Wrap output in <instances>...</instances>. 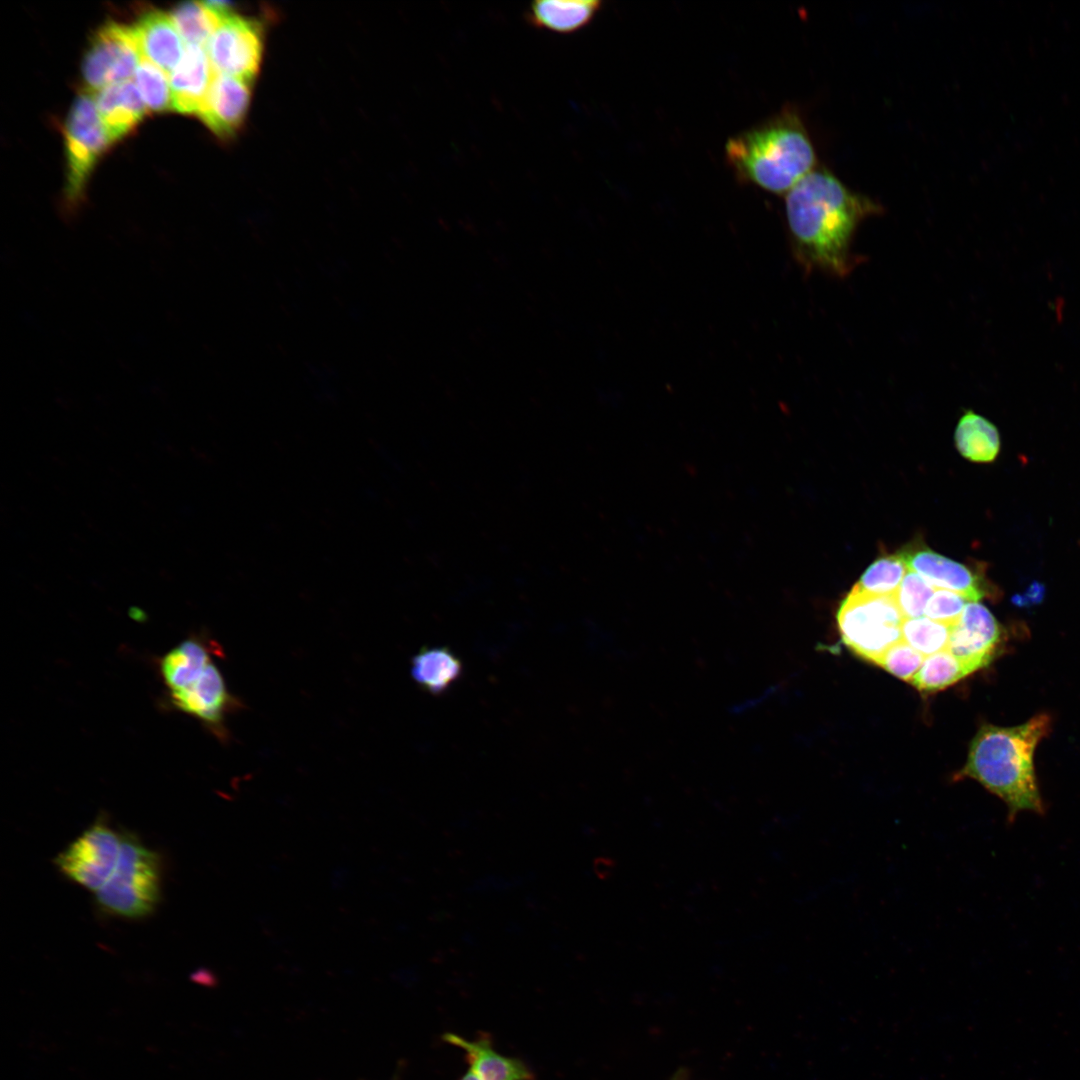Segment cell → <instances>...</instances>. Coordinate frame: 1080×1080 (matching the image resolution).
<instances>
[{
    "label": "cell",
    "mask_w": 1080,
    "mask_h": 1080,
    "mask_svg": "<svg viewBox=\"0 0 1080 1080\" xmlns=\"http://www.w3.org/2000/svg\"><path fill=\"white\" fill-rule=\"evenodd\" d=\"M215 74L206 48L186 45L181 61L169 75L173 110L198 115Z\"/></svg>",
    "instance_id": "15"
},
{
    "label": "cell",
    "mask_w": 1080,
    "mask_h": 1080,
    "mask_svg": "<svg viewBox=\"0 0 1080 1080\" xmlns=\"http://www.w3.org/2000/svg\"><path fill=\"white\" fill-rule=\"evenodd\" d=\"M121 842L122 835L97 822L64 849L55 864L67 878L97 892L116 867Z\"/></svg>",
    "instance_id": "9"
},
{
    "label": "cell",
    "mask_w": 1080,
    "mask_h": 1080,
    "mask_svg": "<svg viewBox=\"0 0 1080 1080\" xmlns=\"http://www.w3.org/2000/svg\"><path fill=\"white\" fill-rule=\"evenodd\" d=\"M1051 727L1038 714L1014 727L982 726L973 738L966 764L957 777L971 778L1002 800L1012 824L1020 812L1043 815L1045 805L1034 767V752Z\"/></svg>",
    "instance_id": "2"
},
{
    "label": "cell",
    "mask_w": 1080,
    "mask_h": 1080,
    "mask_svg": "<svg viewBox=\"0 0 1080 1080\" xmlns=\"http://www.w3.org/2000/svg\"><path fill=\"white\" fill-rule=\"evenodd\" d=\"M171 703L180 711L200 720L216 736L224 738L227 714L239 706L226 686L214 662L186 688L170 693Z\"/></svg>",
    "instance_id": "12"
},
{
    "label": "cell",
    "mask_w": 1080,
    "mask_h": 1080,
    "mask_svg": "<svg viewBox=\"0 0 1080 1080\" xmlns=\"http://www.w3.org/2000/svg\"><path fill=\"white\" fill-rule=\"evenodd\" d=\"M169 15L187 45L205 48L225 17L212 9L206 1L181 3Z\"/></svg>",
    "instance_id": "22"
},
{
    "label": "cell",
    "mask_w": 1080,
    "mask_h": 1080,
    "mask_svg": "<svg viewBox=\"0 0 1080 1080\" xmlns=\"http://www.w3.org/2000/svg\"><path fill=\"white\" fill-rule=\"evenodd\" d=\"M904 619L895 596L870 595L855 586L837 613L843 642L855 654L874 664L902 640Z\"/></svg>",
    "instance_id": "5"
},
{
    "label": "cell",
    "mask_w": 1080,
    "mask_h": 1080,
    "mask_svg": "<svg viewBox=\"0 0 1080 1080\" xmlns=\"http://www.w3.org/2000/svg\"><path fill=\"white\" fill-rule=\"evenodd\" d=\"M881 207L815 167L785 197L792 250L806 270L843 277L854 266L851 243L859 224Z\"/></svg>",
    "instance_id": "1"
},
{
    "label": "cell",
    "mask_w": 1080,
    "mask_h": 1080,
    "mask_svg": "<svg viewBox=\"0 0 1080 1080\" xmlns=\"http://www.w3.org/2000/svg\"><path fill=\"white\" fill-rule=\"evenodd\" d=\"M601 1L541 0L529 5L527 22L537 28L557 33H573L589 24L601 9Z\"/></svg>",
    "instance_id": "18"
},
{
    "label": "cell",
    "mask_w": 1080,
    "mask_h": 1080,
    "mask_svg": "<svg viewBox=\"0 0 1080 1080\" xmlns=\"http://www.w3.org/2000/svg\"><path fill=\"white\" fill-rule=\"evenodd\" d=\"M1003 636L1002 626L988 608L969 601L951 626L947 649L971 674L991 663L1000 650Z\"/></svg>",
    "instance_id": "10"
},
{
    "label": "cell",
    "mask_w": 1080,
    "mask_h": 1080,
    "mask_svg": "<svg viewBox=\"0 0 1080 1080\" xmlns=\"http://www.w3.org/2000/svg\"><path fill=\"white\" fill-rule=\"evenodd\" d=\"M251 95V81L216 73L198 116L217 137L229 139L242 126Z\"/></svg>",
    "instance_id": "13"
},
{
    "label": "cell",
    "mask_w": 1080,
    "mask_h": 1080,
    "mask_svg": "<svg viewBox=\"0 0 1080 1080\" xmlns=\"http://www.w3.org/2000/svg\"><path fill=\"white\" fill-rule=\"evenodd\" d=\"M923 660L922 654L901 640L883 654L877 665L902 680L911 681Z\"/></svg>",
    "instance_id": "28"
},
{
    "label": "cell",
    "mask_w": 1080,
    "mask_h": 1080,
    "mask_svg": "<svg viewBox=\"0 0 1080 1080\" xmlns=\"http://www.w3.org/2000/svg\"><path fill=\"white\" fill-rule=\"evenodd\" d=\"M908 568L900 553L877 558L854 585L870 595L895 596Z\"/></svg>",
    "instance_id": "24"
},
{
    "label": "cell",
    "mask_w": 1080,
    "mask_h": 1080,
    "mask_svg": "<svg viewBox=\"0 0 1080 1080\" xmlns=\"http://www.w3.org/2000/svg\"><path fill=\"white\" fill-rule=\"evenodd\" d=\"M441 1038L464 1052L469 1070L479 1080H536L534 1071L523 1060L499 1053L488 1033L481 1032L474 1040L451 1032Z\"/></svg>",
    "instance_id": "14"
},
{
    "label": "cell",
    "mask_w": 1080,
    "mask_h": 1080,
    "mask_svg": "<svg viewBox=\"0 0 1080 1080\" xmlns=\"http://www.w3.org/2000/svg\"><path fill=\"white\" fill-rule=\"evenodd\" d=\"M899 553L909 570L935 588L956 592L975 602L991 594V585L982 574L934 552L923 542L910 543Z\"/></svg>",
    "instance_id": "11"
},
{
    "label": "cell",
    "mask_w": 1080,
    "mask_h": 1080,
    "mask_svg": "<svg viewBox=\"0 0 1080 1080\" xmlns=\"http://www.w3.org/2000/svg\"><path fill=\"white\" fill-rule=\"evenodd\" d=\"M936 589L919 574L908 569L895 595L903 617L906 619L923 616L925 607Z\"/></svg>",
    "instance_id": "27"
},
{
    "label": "cell",
    "mask_w": 1080,
    "mask_h": 1080,
    "mask_svg": "<svg viewBox=\"0 0 1080 1080\" xmlns=\"http://www.w3.org/2000/svg\"><path fill=\"white\" fill-rule=\"evenodd\" d=\"M954 439L959 453L973 462H992L1000 451V436L996 426L971 410L966 411L959 419Z\"/></svg>",
    "instance_id": "21"
},
{
    "label": "cell",
    "mask_w": 1080,
    "mask_h": 1080,
    "mask_svg": "<svg viewBox=\"0 0 1080 1080\" xmlns=\"http://www.w3.org/2000/svg\"><path fill=\"white\" fill-rule=\"evenodd\" d=\"M969 675L963 664L948 650L924 658L911 683L923 692H936Z\"/></svg>",
    "instance_id": "23"
},
{
    "label": "cell",
    "mask_w": 1080,
    "mask_h": 1080,
    "mask_svg": "<svg viewBox=\"0 0 1080 1080\" xmlns=\"http://www.w3.org/2000/svg\"><path fill=\"white\" fill-rule=\"evenodd\" d=\"M458 1080H479L476 1075L468 1069Z\"/></svg>",
    "instance_id": "30"
},
{
    "label": "cell",
    "mask_w": 1080,
    "mask_h": 1080,
    "mask_svg": "<svg viewBox=\"0 0 1080 1080\" xmlns=\"http://www.w3.org/2000/svg\"><path fill=\"white\" fill-rule=\"evenodd\" d=\"M95 894L99 907L110 914L129 919L150 915L161 896L159 855L133 833L122 834L116 867Z\"/></svg>",
    "instance_id": "4"
},
{
    "label": "cell",
    "mask_w": 1080,
    "mask_h": 1080,
    "mask_svg": "<svg viewBox=\"0 0 1080 1080\" xmlns=\"http://www.w3.org/2000/svg\"><path fill=\"white\" fill-rule=\"evenodd\" d=\"M93 96L112 142L127 135L148 112L139 89L131 80L111 84Z\"/></svg>",
    "instance_id": "17"
},
{
    "label": "cell",
    "mask_w": 1080,
    "mask_h": 1080,
    "mask_svg": "<svg viewBox=\"0 0 1080 1080\" xmlns=\"http://www.w3.org/2000/svg\"><path fill=\"white\" fill-rule=\"evenodd\" d=\"M142 57L168 76L181 61L186 46L169 14L150 11L132 26Z\"/></svg>",
    "instance_id": "16"
},
{
    "label": "cell",
    "mask_w": 1080,
    "mask_h": 1080,
    "mask_svg": "<svg viewBox=\"0 0 1080 1080\" xmlns=\"http://www.w3.org/2000/svg\"><path fill=\"white\" fill-rule=\"evenodd\" d=\"M132 27L109 22L93 35L82 63L86 91L131 80L142 59Z\"/></svg>",
    "instance_id": "7"
},
{
    "label": "cell",
    "mask_w": 1080,
    "mask_h": 1080,
    "mask_svg": "<svg viewBox=\"0 0 1080 1080\" xmlns=\"http://www.w3.org/2000/svg\"><path fill=\"white\" fill-rule=\"evenodd\" d=\"M725 155L739 180L774 194H787L817 162L808 131L790 107L729 138Z\"/></svg>",
    "instance_id": "3"
},
{
    "label": "cell",
    "mask_w": 1080,
    "mask_h": 1080,
    "mask_svg": "<svg viewBox=\"0 0 1080 1080\" xmlns=\"http://www.w3.org/2000/svg\"><path fill=\"white\" fill-rule=\"evenodd\" d=\"M951 626L928 617L906 618L902 640L924 657L948 648Z\"/></svg>",
    "instance_id": "25"
},
{
    "label": "cell",
    "mask_w": 1080,
    "mask_h": 1080,
    "mask_svg": "<svg viewBox=\"0 0 1080 1080\" xmlns=\"http://www.w3.org/2000/svg\"><path fill=\"white\" fill-rule=\"evenodd\" d=\"M967 602L964 596L956 592L937 588L925 607L924 615L952 626L960 618Z\"/></svg>",
    "instance_id": "29"
},
{
    "label": "cell",
    "mask_w": 1080,
    "mask_h": 1080,
    "mask_svg": "<svg viewBox=\"0 0 1080 1080\" xmlns=\"http://www.w3.org/2000/svg\"><path fill=\"white\" fill-rule=\"evenodd\" d=\"M133 78L148 110L153 112L173 110L170 82L163 70L142 58Z\"/></svg>",
    "instance_id": "26"
},
{
    "label": "cell",
    "mask_w": 1080,
    "mask_h": 1080,
    "mask_svg": "<svg viewBox=\"0 0 1080 1080\" xmlns=\"http://www.w3.org/2000/svg\"><path fill=\"white\" fill-rule=\"evenodd\" d=\"M112 143L99 116L93 93L81 92L65 125V211L73 213L82 201L88 177L96 161Z\"/></svg>",
    "instance_id": "6"
},
{
    "label": "cell",
    "mask_w": 1080,
    "mask_h": 1080,
    "mask_svg": "<svg viewBox=\"0 0 1080 1080\" xmlns=\"http://www.w3.org/2000/svg\"><path fill=\"white\" fill-rule=\"evenodd\" d=\"M462 663L448 647H423L411 660V676L425 691L437 695L461 676Z\"/></svg>",
    "instance_id": "20"
},
{
    "label": "cell",
    "mask_w": 1080,
    "mask_h": 1080,
    "mask_svg": "<svg viewBox=\"0 0 1080 1080\" xmlns=\"http://www.w3.org/2000/svg\"><path fill=\"white\" fill-rule=\"evenodd\" d=\"M206 50L214 71L253 82L264 52V31L256 19L225 16L209 39Z\"/></svg>",
    "instance_id": "8"
},
{
    "label": "cell",
    "mask_w": 1080,
    "mask_h": 1080,
    "mask_svg": "<svg viewBox=\"0 0 1080 1080\" xmlns=\"http://www.w3.org/2000/svg\"><path fill=\"white\" fill-rule=\"evenodd\" d=\"M209 647L200 638L190 637L160 659V674L170 693L195 681L212 663Z\"/></svg>",
    "instance_id": "19"
},
{
    "label": "cell",
    "mask_w": 1080,
    "mask_h": 1080,
    "mask_svg": "<svg viewBox=\"0 0 1080 1080\" xmlns=\"http://www.w3.org/2000/svg\"><path fill=\"white\" fill-rule=\"evenodd\" d=\"M675 1080H681V1079H680V1078H678V1079H675Z\"/></svg>",
    "instance_id": "31"
}]
</instances>
